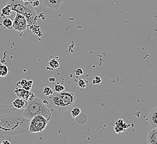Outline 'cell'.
Returning <instances> with one entry per match:
<instances>
[{
  "label": "cell",
  "instance_id": "cell-17",
  "mask_svg": "<svg viewBox=\"0 0 157 144\" xmlns=\"http://www.w3.org/2000/svg\"><path fill=\"white\" fill-rule=\"evenodd\" d=\"M49 66L53 69H57L59 68L60 64L59 62L55 59H52L49 62Z\"/></svg>",
  "mask_w": 157,
  "mask_h": 144
},
{
  "label": "cell",
  "instance_id": "cell-6",
  "mask_svg": "<svg viewBox=\"0 0 157 144\" xmlns=\"http://www.w3.org/2000/svg\"><path fill=\"white\" fill-rule=\"evenodd\" d=\"M13 28L15 30L22 32L27 27V22L24 16L19 13H16L13 20Z\"/></svg>",
  "mask_w": 157,
  "mask_h": 144
},
{
  "label": "cell",
  "instance_id": "cell-5",
  "mask_svg": "<svg viewBox=\"0 0 157 144\" xmlns=\"http://www.w3.org/2000/svg\"><path fill=\"white\" fill-rule=\"evenodd\" d=\"M49 120L41 115H36L30 120L29 133H36L43 131L46 128Z\"/></svg>",
  "mask_w": 157,
  "mask_h": 144
},
{
  "label": "cell",
  "instance_id": "cell-26",
  "mask_svg": "<svg viewBox=\"0 0 157 144\" xmlns=\"http://www.w3.org/2000/svg\"><path fill=\"white\" fill-rule=\"evenodd\" d=\"M22 1H23V2H30L31 0H22Z\"/></svg>",
  "mask_w": 157,
  "mask_h": 144
},
{
  "label": "cell",
  "instance_id": "cell-3",
  "mask_svg": "<svg viewBox=\"0 0 157 144\" xmlns=\"http://www.w3.org/2000/svg\"><path fill=\"white\" fill-rule=\"evenodd\" d=\"M23 115L29 120L36 115H41L50 120L51 118V112L41 99L35 97L32 100H27V106L23 110Z\"/></svg>",
  "mask_w": 157,
  "mask_h": 144
},
{
  "label": "cell",
  "instance_id": "cell-9",
  "mask_svg": "<svg viewBox=\"0 0 157 144\" xmlns=\"http://www.w3.org/2000/svg\"><path fill=\"white\" fill-rule=\"evenodd\" d=\"M65 0H43L44 5L46 7L51 9L58 10L61 7Z\"/></svg>",
  "mask_w": 157,
  "mask_h": 144
},
{
  "label": "cell",
  "instance_id": "cell-24",
  "mask_svg": "<svg viewBox=\"0 0 157 144\" xmlns=\"http://www.w3.org/2000/svg\"><path fill=\"white\" fill-rule=\"evenodd\" d=\"M75 73L76 76H80L83 74L84 72H83L82 69L77 68L75 70Z\"/></svg>",
  "mask_w": 157,
  "mask_h": 144
},
{
  "label": "cell",
  "instance_id": "cell-25",
  "mask_svg": "<svg viewBox=\"0 0 157 144\" xmlns=\"http://www.w3.org/2000/svg\"><path fill=\"white\" fill-rule=\"evenodd\" d=\"M49 81L51 82V83H53V82H54L55 81V78H50L49 79Z\"/></svg>",
  "mask_w": 157,
  "mask_h": 144
},
{
  "label": "cell",
  "instance_id": "cell-11",
  "mask_svg": "<svg viewBox=\"0 0 157 144\" xmlns=\"http://www.w3.org/2000/svg\"><path fill=\"white\" fill-rule=\"evenodd\" d=\"M147 142L149 144H157V128H154L148 132Z\"/></svg>",
  "mask_w": 157,
  "mask_h": 144
},
{
  "label": "cell",
  "instance_id": "cell-15",
  "mask_svg": "<svg viewBox=\"0 0 157 144\" xmlns=\"http://www.w3.org/2000/svg\"><path fill=\"white\" fill-rule=\"evenodd\" d=\"M20 83L21 84V86L23 87V89L26 91H30L31 89L33 82L32 80L27 81L25 79H23L21 82H20Z\"/></svg>",
  "mask_w": 157,
  "mask_h": 144
},
{
  "label": "cell",
  "instance_id": "cell-13",
  "mask_svg": "<svg viewBox=\"0 0 157 144\" xmlns=\"http://www.w3.org/2000/svg\"><path fill=\"white\" fill-rule=\"evenodd\" d=\"M1 24L5 28H6L7 29H8V30H11V29L13 28V27H12L13 20L11 18H9V17L5 18L2 21V22H1Z\"/></svg>",
  "mask_w": 157,
  "mask_h": 144
},
{
  "label": "cell",
  "instance_id": "cell-14",
  "mask_svg": "<svg viewBox=\"0 0 157 144\" xmlns=\"http://www.w3.org/2000/svg\"><path fill=\"white\" fill-rule=\"evenodd\" d=\"M76 120L78 124L80 125H83L88 120V116L86 114L82 113L77 116L76 118Z\"/></svg>",
  "mask_w": 157,
  "mask_h": 144
},
{
  "label": "cell",
  "instance_id": "cell-21",
  "mask_svg": "<svg viewBox=\"0 0 157 144\" xmlns=\"http://www.w3.org/2000/svg\"><path fill=\"white\" fill-rule=\"evenodd\" d=\"M53 92L54 91H53L50 88L48 87H45L43 91V94H44L46 96H50L53 93Z\"/></svg>",
  "mask_w": 157,
  "mask_h": 144
},
{
  "label": "cell",
  "instance_id": "cell-18",
  "mask_svg": "<svg viewBox=\"0 0 157 144\" xmlns=\"http://www.w3.org/2000/svg\"><path fill=\"white\" fill-rule=\"evenodd\" d=\"M81 113V110L79 107H77L74 108L71 111V115L73 118H75L77 116H78L79 114Z\"/></svg>",
  "mask_w": 157,
  "mask_h": 144
},
{
  "label": "cell",
  "instance_id": "cell-10",
  "mask_svg": "<svg viewBox=\"0 0 157 144\" xmlns=\"http://www.w3.org/2000/svg\"><path fill=\"white\" fill-rule=\"evenodd\" d=\"M148 121L150 126L153 128L157 127V107H156L153 109L150 112L148 116Z\"/></svg>",
  "mask_w": 157,
  "mask_h": 144
},
{
  "label": "cell",
  "instance_id": "cell-8",
  "mask_svg": "<svg viewBox=\"0 0 157 144\" xmlns=\"http://www.w3.org/2000/svg\"><path fill=\"white\" fill-rule=\"evenodd\" d=\"M15 93L18 97L26 100H30L35 98V95L32 93L23 88H17L15 91Z\"/></svg>",
  "mask_w": 157,
  "mask_h": 144
},
{
  "label": "cell",
  "instance_id": "cell-7",
  "mask_svg": "<svg viewBox=\"0 0 157 144\" xmlns=\"http://www.w3.org/2000/svg\"><path fill=\"white\" fill-rule=\"evenodd\" d=\"M16 14V12L12 11L11 8L8 5H6V6L2 8L0 12V23L5 18L7 17H9L11 18L12 20H14Z\"/></svg>",
  "mask_w": 157,
  "mask_h": 144
},
{
  "label": "cell",
  "instance_id": "cell-4",
  "mask_svg": "<svg viewBox=\"0 0 157 144\" xmlns=\"http://www.w3.org/2000/svg\"><path fill=\"white\" fill-rule=\"evenodd\" d=\"M16 13L24 16L26 19L27 25L31 26L37 24L38 16L36 11L30 2H23L22 0H10L7 5Z\"/></svg>",
  "mask_w": 157,
  "mask_h": 144
},
{
  "label": "cell",
  "instance_id": "cell-19",
  "mask_svg": "<svg viewBox=\"0 0 157 144\" xmlns=\"http://www.w3.org/2000/svg\"><path fill=\"white\" fill-rule=\"evenodd\" d=\"M64 89H65V87L60 84H57L54 85V91L55 92L60 93L61 91H64Z\"/></svg>",
  "mask_w": 157,
  "mask_h": 144
},
{
  "label": "cell",
  "instance_id": "cell-16",
  "mask_svg": "<svg viewBox=\"0 0 157 144\" xmlns=\"http://www.w3.org/2000/svg\"><path fill=\"white\" fill-rule=\"evenodd\" d=\"M9 72L8 66L5 64H0V76L5 77L7 76Z\"/></svg>",
  "mask_w": 157,
  "mask_h": 144
},
{
  "label": "cell",
  "instance_id": "cell-12",
  "mask_svg": "<svg viewBox=\"0 0 157 144\" xmlns=\"http://www.w3.org/2000/svg\"><path fill=\"white\" fill-rule=\"evenodd\" d=\"M27 100L19 98L15 99L12 102V105L15 108L17 109H24L27 106Z\"/></svg>",
  "mask_w": 157,
  "mask_h": 144
},
{
  "label": "cell",
  "instance_id": "cell-20",
  "mask_svg": "<svg viewBox=\"0 0 157 144\" xmlns=\"http://www.w3.org/2000/svg\"><path fill=\"white\" fill-rule=\"evenodd\" d=\"M30 3L31 5L34 8H41V6L40 4V2L38 0H31L30 2Z\"/></svg>",
  "mask_w": 157,
  "mask_h": 144
},
{
  "label": "cell",
  "instance_id": "cell-22",
  "mask_svg": "<svg viewBox=\"0 0 157 144\" xmlns=\"http://www.w3.org/2000/svg\"><path fill=\"white\" fill-rule=\"evenodd\" d=\"M78 85L81 88H85L86 87V82L83 80V79H80L79 81H78Z\"/></svg>",
  "mask_w": 157,
  "mask_h": 144
},
{
  "label": "cell",
  "instance_id": "cell-23",
  "mask_svg": "<svg viewBox=\"0 0 157 144\" xmlns=\"http://www.w3.org/2000/svg\"><path fill=\"white\" fill-rule=\"evenodd\" d=\"M101 82V78L99 76H96L95 77V78L93 80V83L95 84H100Z\"/></svg>",
  "mask_w": 157,
  "mask_h": 144
},
{
  "label": "cell",
  "instance_id": "cell-2",
  "mask_svg": "<svg viewBox=\"0 0 157 144\" xmlns=\"http://www.w3.org/2000/svg\"><path fill=\"white\" fill-rule=\"evenodd\" d=\"M50 98V103L52 107L60 113H64L72 107L76 102L74 94L67 91L53 92Z\"/></svg>",
  "mask_w": 157,
  "mask_h": 144
},
{
  "label": "cell",
  "instance_id": "cell-1",
  "mask_svg": "<svg viewBox=\"0 0 157 144\" xmlns=\"http://www.w3.org/2000/svg\"><path fill=\"white\" fill-rule=\"evenodd\" d=\"M23 110L0 101V141L29 133L30 120L23 116Z\"/></svg>",
  "mask_w": 157,
  "mask_h": 144
}]
</instances>
